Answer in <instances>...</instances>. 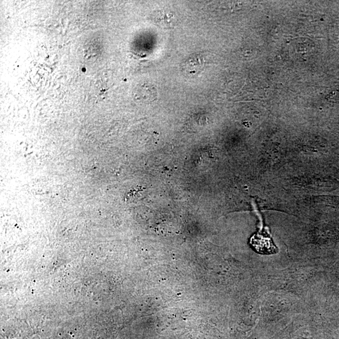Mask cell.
Returning a JSON list of instances; mask_svg holds the SVG:
<instances>
[{
  "instance_id": "cell-1",
  "label": "cell",
  "mask_w": 339,
  "mask_h": 339,
  "mask_svg": "<svg viewBox=\"0 0 339 339\" xmlns=\"http://www.w3.org/2000/svg\"><path fill=\"white\" fill-rule=\"evenodd\" d=\"M250 244L259 254H272L278 252V249L274 245L269 231L260 230L251 238Z\"/></svg>"
},
{
  "instance_id": "cell-2",
  "label": "cell",
  "mask_w": 339,
  "mask_h": 339,
  "mask_svg": "<svg viewBox=\"0 0 339 339\" xmlns=\"http://www.w3.org/2000/svg\"><path fill=\"white\" fill-rule=\"evenodd\" d=\"M152 19L154 24L163 28H173L177 24V18L173 12L168 10H158L153 12Z\"/></svg>"
},
{
  "instance_id": "cell-3",
  "label": "cell",
  "mask_w": 339,
  "mask_h": 339,
  "mask_svg": "<svg viewBox=\"0 0 339 339\" xmlns=\"http://www.w3.org/2000/svg\"><path fill=\"white\" fill-rule=\"evenodd\" d=\"M137 99L146 101H154L157 99V91L155 87L149 83H144L138 87L135 92Z\"/></svg>"
}]
</instances>
